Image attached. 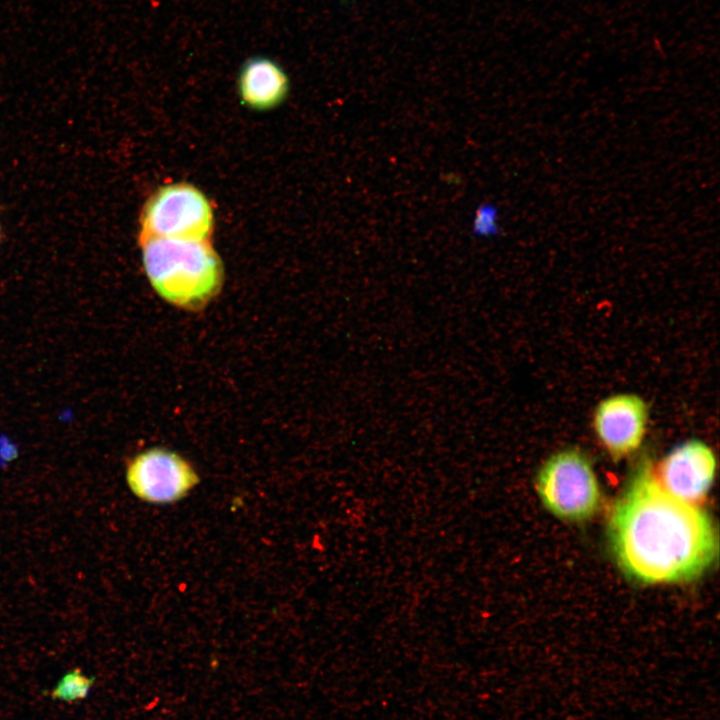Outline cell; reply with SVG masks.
I'll use <instances>...</instances> for the list:
<instances>
[{
	"label": "cell",
	"mask_w": 720,
	"mask_h": 720,
	"mask_svg": "<svg viewBox=\"0 0 720 720\" xmlns=\"http://www.w3.org/2000/svg\"><path fill=\"white\" fill-rule=\"evenodd\" d=\"M608 534L620 568L646 584L692 581L717 555L710 516L666 492L650 461L640 463L616 501Z\"/></svg>",
	"instance_id": "1"
},
{
	"label": "cell",
	"mask_w": 720,
	"mask_h": 720,
	"mask_svg": "<svg viewBox=\"0 0 720 720\" xmlns=\"http://www.w3.org/2000/svg\"><path fill=\"white\" fill-rule=\"evenodd\" d=\"M139 243L146 276L166 302L197 311L221 291L224 268L210 240L147 238Z\"/></svg>",
	"instance_id": "2"
},
{
	"label": "cell",
	"mask_w": 720,
	"mask_h": 720,
	"mask_svg": "<svg viewBox=\"0 0 720 720\" xmlns=\"http://www.w3.org/2000/svg\"><path fill=\"white\" fill-rule=\"evenodd\" d=\"M536 487L548 511L567 521H584L599 509L600 487L589 458L576 448L552 454L540 468Z\"/></svg>",
	"instance_id": "3"
},
{
	"label": "cell",
	"mask_w": 720,
	"mask_h": 720,
	"mask_svg": "<svg viewBox=\"0 0 720 720\" xmlns=\"http://www.w3.org/2000/svg\"><path fill=\"white\" fill-rule=\"evenodd\" d=\"M140 227L139 240H210L214 228L212 206L205 194L189 183L166 184L147 199Z\"/></svg>",
	"instance_id": "4"
},
{
	"label": "cell",
	"mask_w": 720,
	"mask_h": 720,
	"mask_svg": "<svg viewBox=\"0 0 720 720\" xmlns=\"http://www.w3.org/2000/svg\"><path fill=\"white\" fill-rule=\"evenodd\" d=\"M126 479L139 499L154 504L184 498L200 482L193 466L180 454L165 448H150L128 464Z\"/></svg>",
	"instance_id": "5"
},
{
	"label": "cell",
	"mask_w": 720,
	"mask_h": 720,
	"mask_svg": "<svg viewBox=\"0 0 720 720\" xmlns=\"http://www.w3.org/2000/svg\"><path fill=\"white\" fill-rule=\"evenodd\" d=\"M649 421L647 402L635 393H616L596 405L592 428L600 445L614 460L633 454L641 446Z\"/></svg>",
	"instance_id": "6"
},
{
	"label": "cell",
	"mask_w": 720,
	"mask_h": 720,
	"mask_svg": "<svg viewBox=\"0 0 720 720\" xmlns=\"http://www.w3.org/2000/svg\"><path fill=\"white\" fill-rule=\"evenodd\" d=\"M662 488L673 497L698 505L706 497L716 472V458L701 440L682 442L654 469Z\"/></svg>",
	"instance_id": "7"
},
{
	"label": "cell",
	"mask_w": 720,
	"mask_h": 720,
	"mask_svg": "<svg viewBox=\"0 0 720 720\" xmlns=\"http://www.w3.org/2000/svg\"><path fill=\"white\" fill-rule=\"evenodd\" d=\"M289 88L288 75L270 58H250L240 69L239 96L253 110L266 111L279 106L287 98Z\"/></svg>",
	"instance_id": "8"
},
{
	"label": "cell",
	"mask_w": 720,
	"mask_h": 720,
	"mask_svg": "<svg viewBox=\"0 0 720 720\" xmlns=\"http://www.w3.org/2000/svg\"><path fill=\"white\" fill-rule=\"evenodd\" d=\"M94 679L84 675L80 669H73L66 673L51 692V697L56 700L72 702L84 699Z\"/></svg>",
	"instance_id": "9"
},
{
	"label": "cell",
	"mask_w": 720,
	"mask_h": 720,
	"mask_svg": "<svg viewBox=\"0 0 720 720\" xmlns=\"http://www.w3.org/2000/svg\"><path fill=\"white\" fill-rule=\"evenodd\" d=\"M472 231L479 237H491L499 233V214L494 205L485 203L476 209Z\"/></svg>",
	"instance_id": "10"
}]
</instances>
